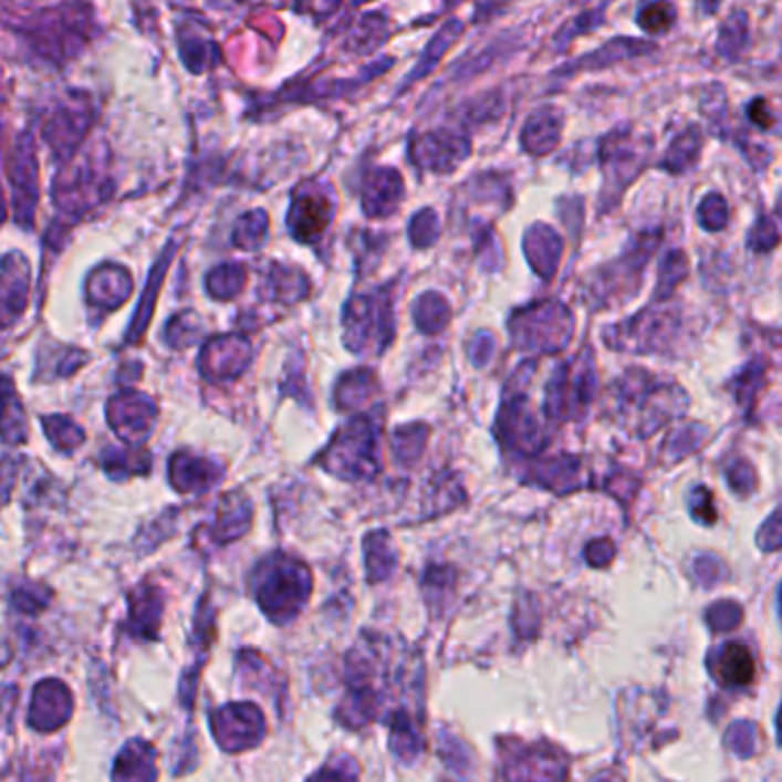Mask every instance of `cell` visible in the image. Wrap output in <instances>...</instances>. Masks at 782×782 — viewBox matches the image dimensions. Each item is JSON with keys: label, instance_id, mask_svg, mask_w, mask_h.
I'll list each match as a JSON object with an SVG mask.
<instances>
[{"label": "cell", "instance_id": "9c48e42d", "mask_svg": "<svg viewBox=\"0 0 782 782\" xmlns=\"http://www.w3.org/2000/svg\"><path fill=\"white\" fill-rule=\"evenodd\" d=\"M332 220V201L312 188H302L289 213V229L302 243H314Z\"/></svg>", "mask_w": 782, "mask_h": 782}, {"label": "cell", "instance_id": "4dcf8cb0", "mask_svg": "<svg viewBox=\"0 0 782 782\" xmlns=\"http://www.w3.org/2000/svg\"><path fill=\"white\" fill-rule=\"evenodd\" d=\"M44 426L53 447L60 451L79 449L85 441V432L70 417H49L44 419Z\"/></svg>", "mask_w": 782, "mask_h": 782}, {"label": "cell", "instance_id": "74e56055", "mask_svg": "<svg viewBox=\"0 0 782 782\" xmlns=\"http://www.w3.org/2000/svg\"><path fill=\"white\" fill-rule=\"evenodd\" d=\"M748 117H751V122L760 128H771L775 124L771 111H769V104L764 98H753L751 104H748Z\"/></svg>", "mask_w": 782, "mask_h": 782}, {"label": "cell", "instance_id": "e575fe53", "mask_svg": "<svg viewBox=\"0 0 782 782\" xmlns=\"http://www.w3.org/2000/svg\"><path fill=\"white\" fill-rule=\"evenodd\" d=\"M307 782H357V769L348 758H342L319 769Z\"/></svg>", "mask_w": 782, "mask_h": 782}, {"label": "cell", "instance_id": "e0dca14e", "mask_svg": "<svg viewBox=\"0 0 782 782\" xmlns=\"http://www.w3.org/2000/svg\"><path fill=\"white\" fill-rule=\"evenodd\" d=\"M0 437L8 445H23L28 437L23 405L10 378H0Z\"/></svg>", "mask_w": 782, "mask_h": 782}, {"label": "cell", "instance_id": "d590c367", "mask_svg": "<svg viewBox=\"0 0 782 782\" xmlns=\"http://www.w3.org/2000/svg\"><path fill=\"white\" fill-rule=\"evenodd\" d=\"M410 233H413V241H415L417 248L430 246V243L435 241V238L439 236V222H437L435 213H432V211H421V213H417L415 220H413Z\"/></svg>", "mask_w": 782, "mask_h": 782}, {"label": "cell", "instance_id": "f546056e", "mask_svg": "<svg viewBox=\"0 0 782 782\" xmlns=\"http://www.w3.org/2000/svg\"><path fill=\"white\" fill-rule=\"evenodd\" d=\"M415 321L424 332H439L449 321V304L441 295L428 293L415 304Z\"/></svg>", "mask_w": 782, "mask_h": 782}, {"label": "cell", "instance_id": "d6986e66", "mask_svg": "<svg viewBox=\"0 0 782 782\" xmlns=\"http://www.w3.org/2000/svg\"><path fill=\"white\" fill-rule=\"evenodd\" d=\"M160 611H163V599L156 588L143 586L140 591H135L131 595V632L154 638L160 625Z\"/></svg>", "mask_w": 782, "mask_h": 782}, {"label": "cell", "instance_id": "ba28073f", "mask_svg": "<svg viewBox=\"0 0 782 782\" xmlns=\"http://www.w3.org/2000/svg\"><path fill=\"white\" fill-rule=\"evenodd\" d=\"M72 709L74 698L66 685H62L60 679H42L32 691L28 723L40 732H51L70 721Z\"/></svg>", "mask_w": 782, "mask_h": 782}, {"label": "cell", "instance_id": "ab89813d", "mask_svg": "<svg viewBox=\"0 0 782 782\" xmlns=\"http://www.w3.org/2000/svg\"><path fill=\"white\" fill-rule=\"evenodd\" d=\"M355 3H366V0H355Z\"/></svg>", "mask_w": 782, "mask_h": 782}, {"label": "cell", "instance_id": "277c9868", "mask_svg": "<svg viewBox=\"0 0 782 782\" xmlns=\"http://www.w3.org/2000/svg\"><path fill=\"white\" fill-rule=\"evenodd\" d=\"M515 344L524 351H559L570 338V314L556 302H542L520 312L513 323Z\"/></svg>", "mask_w": 782, "mask_h": 782}, {"label": "cell", "instance_id": "4fadbf2b", "mask_svg": "<svg viewBox=\"0 0 782 782\" xmlns=\"http://www.w3.org/2000/svg\"><path fill=\"white\" fill-rule=\"evenodd\" d=\"M156 748L145 739H131L113 767V782H156Z\"/></svg>", "mask_w": 782, "mask_h": 782}, {"label": "cell", "instance_id": "8fae6325", "mask_svg": "<svg viewBox=\"0 0 782 782\" xmlns=\"http://www.w3.org/2000/svg\"><path fill=\"white\" fill-rule=\"evenodd\" d=\"M250 362V346L246 338L241 336H225V338H213L209 346L204 348L199 366L204 371V376L211 380H225V378H236Z\"/></svg>", "mask_w": 782, "mask_h": 782}, {"label": "cell", "instance_id": "f35d334b", "mask_svg": "<svg viewBox=\"0 0 782 782\" xmlns=\"http://www.w3.org/2000/svg\"><path fill=\"white\" fill-rule=\"evenodd\" d=\"M696 3H698L700 12H705V14H717L723 0H696Z\"/></svg>", "mask_w": 782, "mask_h": 782}, {"label": "cell", "instance_id": "8992f818", "mask_svg": "<svg viewBox=\"0 0 782 782\" xmlns=\"http://www.w3.org/2000/svg\"><path fill=\"white\" fill-rule=\"evenodd\" d=\"M211 730L222 751L241 753L263 741L265 719L254 702H229L211 713Z\"/></svg>", "mask_w": 782, "mask_h": 782}, {"label": "cell", "instance_id": "3957f363", "mask_svg": "<svg viewBox=\"0 0 782 782\" xmlns=\"http://www.w3.org/2000/svg\"><path fill=\"white\" fill-rule=\"evenodd\" d=\"M389 289L368 298H355L346 310V342L353 351H383L392 336V295Z\"/></svg>", "mask_w": 782, "mask_h": 782}, {"label": "cell", "instance_id": "d4e9b609", "mask_svg": "<svg viewBox=\"0 0 782 782\" xmlns=\"http://www.w3.org/2000/svg\"><path fill=\"white\" fill-rule=\"evenodd\" d=\"M373 389H376V378H373L371 371H353L351 376H344L338 383L336 405L344 407V410L357 407L373 396Z\"/></svg>", "mask_w": 782, "mask_h": 782}, {"label": "cell", "instance_id": "d6a6232c", "mask_svg": "<svg viewBox=\"0 0 782 782\" xmlns=\"http://www.w3.org/2000/svg\"><path fill=\"white\" fill-rule=\"evenodd\" d=\"M460 30H462V25H460L458 21H451V23H447L445 28H441V30L437 32V35H435V38H432V42H430V49H426L424 60L419 62V66L415 70L413 81L421 79L424 74H428V70H432V66L437 64V60L441 58V53H445V51H447V49H449V46L458 40Z\"/></svg>", "mask_w": 782, "mask_h": 782}, {"label": "cell", "instance_id": "6da1fadb", "mask_svg": "<svg viewBox=\"0 0 782 782\" xmlns=\"http://www.w3.org/2000/svg\"><path fill=\"white\" fill-rule=\"evenodd\" d=\"M312 574L307 565L275 554L254 572V595L263 614L273 623H291L310 599Z\"/></svg>", "mask_w": 782, "mask_h": 782}, {"label": "cell", "instance_id": "cb8c5ba5", "mask_svg": "<svg viewBox=\"0 0 782 782\" xmlns=\"http://www.w3.org/2000/svg\"><path fill=\"white\" fill-rule=\"evenodd\" d=\"M702 147V135L696 126H689L685 133H679L677 138L672 140L666 158H664V167L670 169V173H685L687 167H691L700 154Z\"/></svg>", "mask_w": 782, "mask_h": 782}, {"label": "cell", "instance_id": "f1b7e54d", "mask_svg": "<svg viewBox=\"0 0 782 782\" xmlns=\"http://www.w3.org/2000/svg\"><path fill=\"white\" fill-rule=\"evenodd\" d=\"M207 282H209V293L213 298H220V300L236 298L246 284V268L241 263L220 265L213 270Z\"/></svg>", "mask_w": 782, "mask_h": 782}, {"label": "cell", "instance_id": "603a6c76", "mask_svg": "<svg viewBox=\"0 0 782 782\" xmlns=\"http://www.w3.org/2000/svg\"><path fill=\"white\" fill-rule=\"evenodd\" d=\"M748 32H751V21L743 10H734L721 25L717 51L726 60H739L743 49L748 46Z\"/></svg>", "mask_w": 782, "mask_h": 782}, {"label": "cell", "instance_id": "5b68a950", "mask_svg": "<svg viewBox=\"0 0 782 782\" xmlns=\"http://www.w3.org/2000/svg\"><path fill=\"white\" fill-rule=\"evenodd\" d=\"M503 782H565L567 760L550 743H515L503 748Z\"/></svg>", "mask_w": 782, "mask_h": 782}, {"label": "cell", "instance_id": "2e32d148", "mask_svg": "<svg viewBox=\"0 0 782 782\" xmlns=\"http://www.w3.org/2000/svg\"><path fill=\"white\" fill-rule=\"evenodd\" d=\"M169 479L179 492H199L211 488L220 479V469L204 458L177 453L169 462Z\"/></svg>", "mask_w": 782, "mask_h": 782}, {"label": "cell", "instance_id": "52a82bcc", "mask_svg": "<svg viewBox=\"0 0 782 782\" xmlns=\"http://www.w3.org/2000/svg\"><path fill=\"white\" fill-rule=\"evenodd\" d=\"M108 421L124 441L138 445L154 428L156 405L140 392H122L108 403Z\"/></svg>", "mask_w": 782, "mask_h": 782}, {"label": "cell", "instance_id": "5bb4252c", "mask_svg": "<svg viewBox=\"0 0 782 782\" xmlns=\"http://www.w3.org/2000/svg\"><path fill=\"white\" fill-rule=\"evenodd\" d=\"M131 275L122 265H101L87 280V298L94 307L106 312L117 310L131 295Z\"/></svg>", "mask_w": 782, "mask_h": 782}, {"label": "cell", "instance_id": "44dd1931", "mask_svg": "<svg viewBox=\"0 0 782 782\" xmlns=\"http://www.w3.org/2000/svg\"><path fill=\"white\" fill-rule=\"evenodd\" d=\"M657 46L653 42L645 40H632V38H616L611 40L608 44H604L602 49H597L593 55L580 60L576 66H586V70H604V66H611L616 62L629 60V58H638V55H648L655 53Z\"/></svg>", "mask_w": 782, "mask_h": 782}, {"label": "cell", "instance_id": "1f68e13d", "mask_svg": "<svg viewBox=\"0 0 782 782\" xmlns=\"http://www.w3.org/2000/svg\"><path fill=\"white\" fill-rule=\"evenodd\" d=\"M265 231H268V216L263 211H252L238 220L233 229V243L238 248L257 250L263 243Z\"/></svg>", "mask_w": 782, "mask_h": 782}, {"label": "cell", "instance_id": "83f0119b", "mask_svg": "<svg viewBox=\"0 0 782 782\" xmlns=\"http://www.w3.org/2000/svg\"><path fill=\"white\" fill-rule=\"evenodd\" d=\"M396 556L389 550V540L385 533L368 535L366 540V565H368V576L373 582H383L385 576L394 570Z\"/></svg>", "mask_w": 782, "mask_h": 782}, {"label": "cell", "instance_id": "836d02e7", "mask_svg": "<svg viewBox=\"0 0 782 782\" xmlns=\"http://www.w3.org/2000/svg\"><path fill=\"white\" fill-rule=\"evenodd\" d=\"M426 428L424 426H407L394 432V453L398 460H415L424 451Z\"/></svg>", "mask_w": 782, "mask_h": 782}, {"label": "cell", "instance_id": "ffe728a7", "mask_svg": "<svg viewBox=\"0 0 782 782\" xmlns=\"http://www.w3.org/2000/svg\"><path fill=\"white\" fill-rule=\"evenodd\" d=\"M561 138V117L554 111H540L535 113L522 133V143L524 149L531 154H550Z\"/></svg>", "mask_w": 782, "mask_h": 782}, {"label": "cell", "instance_id": "ac0fdd59", "mask_svg": "<svg viewBox=\"0 0 782 782\" xmlns=\"http://www.w3.org/2000/svg\"><path fill=\"white\" fill-rule=\"evenodd\" d=\"M524 243H526L524 246L526 257L533 263V268L538 270L542 278L550 280L552 273H554V268H556V261L561 257L559 236L552 229H548L545 225H538V227H533L526 233Z\"/></svg>", "mask_w": 782, "mask_h": 782}, {"label": "cell", "instance_id": "4316f807", "mask_svg": "<svg viewBox=\"0 0 782 782\" xmlns=\"http://www.w3.org/2000/svg\"><path fill=\"white\" fill-rule=\"evenodd\" d=\"M753 659L743 645H728L721 659V677L728 685H748L753 679Z\"/></svg>", "mask_w": 782, "mask_h": 782}, {"label": "cell", "instance_id": "9a60e30c", "mask_svg": "<svg viewBox=\"0 0 782 782\" xmlns=\"http://www.w3.org/2000/svg\"><path fill=\"white\" fill-rule=\"evenodd\" d=\"M403 199V179L396 169H376L364 186V211L373 218H383L396 211Z\"/></svg>", "mask_w": 782, "mask_h": 782}, {"label": "cell", "instance_id": "8d00e7d4", "mask_svg": "<svg viewBox=\"0 0 782 782\" xmlns=\"http://www.w3.org/2000/svg\"><path fill=\"white\" fill-rule=\"evenodd\" d=\"M17 473H19L17 458H6L0 462V505H6L10 501L17 483Z\"/></svg>", "mask_w": 782, "mask_h": 782}, {"label": "cell", "instance_id": "484cf974", "mask_svg": "<svg viewBox=\"0 0 782 782\" xmlns=\"http://www.w3.org/2000/svg\"><path fill=\"white\" fill-rule=\"evenodd\" d=\"M675 19L677 12L670 0H650V3H645L638 10L636 23L643 32H648V35H664V32L672 28Z\"/></svg>", "mask_w": 782, "mask_h": 782}, {"label": "cell", "instance_id": "7a4b0ae2", "mask_svg": "<svg viewBox=\"0 0 782 782\" xmlns=\"http://www.w3.org/2000/svg\"><path fill=\"white\" fill-rule=\"evenodd\" d=\"M325 467L344 479H371L378 471V428L359 417L336 435L332 449L323 458Z\"/></svg>", "mask_w": 782, "mask_h": 782}, {"label": "cell", "instance_id": "30bf717a", "mask_svg": "<svg viewBox=\"0 0 782 782\" xmlns=\"http://www.w3.org/2000/svg\"><path fill=\"white\" fill-rule=\"evenodd\" d=\"M30 268L19 252H12L0 265V327L12 325L28 307Z\"/></svg>", "mask_w": 782, "mask_h": 782}, {"label": "cell", "instance_id": "7c38bea8", "mask_svg": "<svg viewBox=\"0 0 782 782\" xmlns=\"http://www.w3.org/2000/svg\"><path fill=\"white\" fill-rule=\"evenodd\" d=\"M469 154V140L460 133L432 131L415 143V160L428 169H453Z\"/></svg>", "mask_w": 782, "mask_h": 782}, {"label": "cell", "instance_id": "7402d4cb", "mask_svg": "<svg viewBox=\"0 0 782 782\" xmlns=\"http://www.w3.org/2000/svg\"><path fill=\"white\" fill-rule=\"evenodd\" d=\"M250 526V503L248 499L231 494L222 499L220 515L216 524V540H236Z\"/></svg>", "mask_w": 782, "mask_h": 782}]
</instances>
